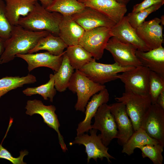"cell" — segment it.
Masks as SVG:
<instances>
[{
  "instance_id": "60d3db41",
  "label": "cell",
  "mask_w": 164,
  "mask_h": 164,
  "mask_svg": "<svg viewBox=\"0 0 164 164\" xmlns=\"http://www.w3.org/2000/svg\"><path fill=\"white\" fill-rule=\"evenodd\" d=\"M86 0H78V1L80 2L81 3H84Z\"/></svg>"
},
{
  "instance_id": "4316f807",
  "label": "cell",
  "mask_w": 164,
  "mask_h": 164,
  "mask_svg": "<svg viewBox=\"0 0 164 164\" xmlns=\"http://www.w3.org/2000/svg\"><path fill=\"white\" fill-rule=\"evenodd\" d=\"M65 52L70 64L75 70L80 69L94 58L79 44L67 46Z\"/></svg>"
},
{
  "instance_id": "d4e9b609",
  "label": "cell",
  "mask_w": 164,
  "mask_h": 164,
  "mask_svg": "<svg viewBox=\"0 0 164 164\" xmlns=\"http://www.w3.org/2000/svg\"><path fill=\"white\" fill-rule=\"evenodd\" d=\"M74 72V69L70 64L64 51L61 64L54 74L55 87L56 91L62 92L66 90Z\"/></svg>"
},
{
  "instance_id": "1f68e13d",
  "label": "cell",
  "mask_w": 164,
  "mask_h": 164,
  "mask_svg": "<svg viewBox=\"0 0 164 164\" xmlns=\"http://www.w3.org/2000/svg\"><path fill=\"white\" fill-rule=\"evenodd\" d=\"M164 4H155L138 12H131L128 13L127 16L129 22L133 28L136 29L145 21V19L150 14L159 9Z\"/></svg>"
},
{
  "instance_id": "f546056e",
  "label": "cell",
  "mask_w": 164,
  "mask_h": 164,
  "mask_svg": "<svg viewBox=\"0 0 164 164\" xmlns=\"http://www.w3.org/2000/svg\"><path fill=\"white\" fill-rule=\"evenodd\" d=\"M164 91V77L150 71L148 86V93L152 103H156L159 95Z\"/></svg>"
},
{
  "instance_id": "6da1fadb",
  "label": "cell",
  "mask_w": 164,
  "mask_h": 164,
  "mask_svg": "<svg viewBox=\"0 0 164 164\" xmlns=\"http://www.w3.org/2000/svg\"><path fill=\"white\" fill-rule=\"evenodd\" d=\"M50 33L47 31H33L17 25L12 27L11 35L5 42V50L0 57V64L13 60L16 55L28 53L39 41Z\"/></svg>"
},
{
  "instance_id": "74e56055",
  "label": "cell",
  "mask_w": 164,
  "mask_h": 164,
  "mask_svg": "<svg viewBox=\"0 0 164 164\" xmlns=\"http://www.w3.org/2000/svg\"><path fill=\"white\" fill-rule=\"evenodd\" d=\"M5 40L0 37V57L5 50Z\"/></svg>"
},
{
  "instance_id": "f1b7e54d",
  "label": "cell",
  "mask_w": 164,
  "mask_h": 164,
  "mask_svg": "<svg viewBox=\"0 0 164 164\" xmlns=\"http://www.w3.org/2000/svg\"><path fill=\"white\" fill-rule=\"evenodd\" d=\"M56 91L54 85V75L51 74L50 75V79L46 83L37 87H27L22 92L27 96L39 95L44 100H47L49 98L50 101L53 102Z\"/></svg>"
},
{
  "instance_id": "e575fe53",
  "label": "cell",
  "mask_w": 164,
  "mask_h": 164,
  "mask_svg": "<svg viewBox=\"0 0 164 164\" xmlns=\"http://www.w3.org/2000/svg\"><path fill=\"white\" fill-rule=\"evenodd\" d=\"M164 3V0H144L141 3L135 5L132 12L136 13L158 3Z\"/></svg>"
},
{
  "instance_id": "277c9868",
  "label": "cell",
  "mask_w": 164,
  "mask_h": 164,
  "mask_svg": "<svg viewBox=\"0 0 164 164\" xmlns=\"http://www.w3.org/2000/svg\"><path fill=\"white\" fill-rule=\"evenodd\" d=\"M105 88L104 84L94 82L78 70L74 72L68 87L73 93L77 94V101L74 107L76 110L83 112L91 97Z\"/></svg>"
},
{
  "instance_id": "ffe728a7",
  "label": "cell",
  "mask_w": 164,
  "mask_h": 164,
  "mask_svg": "<svg viewBox=\"0 0 164 164\" xmlns=\"http://www.w3.org/2000/svg\"><path fill=\"white\" fill-rule=\"evenodd\" d=\"M85 31L71 16H63L59 26L58 36L67 46L79 44Z\"/></svg>"
},
{
  "instance_id": "ab89813d",
  "label": "cell",
  "mask_w": 164,
  "mask_h": 164,
  "mask_svg": "<svg viewBox=\"0 0 164 164\" xmlns=\"http://www.w3.org/2000/svg\"><path fill=\"white\" fill-rule=\"evenodd\" d=\"M164 15H162L160 19L161 21V23L163 25H164Z\"/></svg>"
},
{
  "instance_id": "f35d334b",
  "label": "cell",
  "mask_w": 164,
  "mask_h": 164,
  "mask_svg": "<svg viewBox=\"0 0 164 164\" xmlns=\"http://www.w3.org/2000/svg\"><path fill=\"white\" fill-rule=\"evenodd\" d=\"M130 0H117L119 2L126 5Z\"/></svg>"
},
{
  "instance_id": "3957f363",
  "label": "cell",
  "mask_w": 164,
  "mask_h": 164,
  "mask_svg": "<svg viewBox=\"0 0 164 164\" xmlns=\"http://www.w3.org/2000/svg\"><path fill=\"white\" fill-rule=\"evenodd\" d=\"M122 96L116 97L117 102L124 103L134 131L141 127L142 119L152 104L149 94L142 95L135 93L127 88Z\"/></svg>"
},
{
  "instance_id": "7402d4cb",
  "label": "cell",
  "mask_w": 164,
  "mask_h": 164,
  "mask_svg": "<svg viewBox=\"0 0 164 164\" xmlns=\"http://www.w3.org/2000/svg\"><path fill=\"white\" fill-rule=\"evenodd\" d=\"M5 14L12 26L17 25L21 17H25L33 9L36 0H5Z\"/></svg>"
},
{
  "instance_id": "2e32d148",
  "label": "cell",
  "mask_w": 164,
  "mask_h": 164,
  "mask_svg": "<svg viewBox=\"0 0 164 164\" xmlns=\"http://www.w3.org/2000/svg\"><path fill=\"white\" fill-rule=\"evenodd\" d=\"M160 19L155 18L145 21L136 29V33L151 50L162 45L163 42V28L160 25Z\"/></svg>"
},
{
  "instance_id": "d590c367",
  "label": "cell",
  "mask_w": 164,
  "mask_h": 164,
  "mask_svg": "<svg viewBox=\"0 0 164 164\" xmlns=\"http://www.w3.org/2000/svg\"><path fill=\"white\" fill-rule=\"evenodd\" d=\"M156 103L164 109V91L161 92L159 95Z\"/></svg>"
},
{
  "instance_id": "5b68a950",
  "label": "cell",
  "mask_w": 164,
  "mask_h": 164,
  "mask_svg": "<svg viewBox=\"0 0 164 164\" xmlns=\"http://www.w3.org/2000/svg\"><path fill=\"white\" fill-rule=\"evenodd\" d=\"M135 67H123L116 63L107 64L97 62L93 58L79 70L94 82L103 84L118 79V75Z\"/></svg>"
},
{
  "instance_id": "44dd1931",
  "label": "cell",
  "mask_w": 164,
  "mask_h": 164,
  "mask_svg": "<svg viewBox=\"0 0 164 164\" xmlns=\"http://www.w3.org/2000/svg\"><path fill=\"white\" fill-rule=\"evenodd\" d=\"M136 55L142 65L164 77V48L162 45L145 52L137 50Z\"/></svg>"
},
{
  "instance_id": "8fae6325",
  "label": "cell",
  "mask_w": 164,
  "mask_h": 164,
  "mask_svg": "<svg viewBox=\"0 0 164 164\" xmlns=\"http://www.w3.org/2000/svg\"><path fill=\"white\" fill-rule=\"evenodd\" d=\"M112 54L115 63L123 67L142 65L136 55L137 49L132 45L121 42L111 37L105 48Z\"/></svg>"
},
{
  "instance_id": "9a60e30c",
  "label": "cell",
  "mask_w": 164,
  "mask_h": 164,
  "mask_svg": "<svg viewBox=\"0 0 164 164\" xmlns=\"http://www.w3.org/2000/svg\"><path fill=\"white\" fill-rule=\"evenodd\" d=\"M110 33L112 37H116L121 42L132 45L137 50L145 52L150 50L139 37L136 29L130 24L127 16H124L111 29Z\"/></svg>"
},
{
  "instance_id": "ac0fdd59",
  "label": "cell",
  "mask_w": 164,
  "mask_h": 164,
  "mask_svg": "<svg viewBox=\"0 0 164 164\" xmlns=\"http://www.w3.org/2000/svg\"><path fill=\"white\" fill-rule=\"evenodd\" d=\"M83 3L86 7L103 13L116 24L121 20L127 11L126 5L117 0H86Z\"/></svg>"
},
{
  "instance_id": "83f0119b",
  "label": "cell",
  "mask_w": 164,
  "mask_h": 164,
  "mask_svg": "<svg viewBox=\"0 0 164 164\" xmlns=\"http://www.w3.org/2000/svg\"><path fill=\"white\" fill-rule=\"evenodd\" d=\"M36 81V77L29 74L24 77H5L0 79V98L9 91L22 87L24 85Z\"/></svg>"
},
{
  "instance_id": "836d02e7",
  "label": "cell",
  "mask_w": 164,
  "mask_h": 164,
  "mask_svg": "<svg viewBox=\"0 0 164 164\" xmlns=\"http://www.w3.org/2000/svg\"><path fill=\"white\" fill-rule=\"evenodd\" d=\"M2 143L0 144V159L9 160L13 164H26L23 161L24 157L28 154L29 152L26 150L20 152L19 156L17 158L14 157L7 149L3 147Z\"/></svg>"
},
{
  "instance_id": "9c48e42d",
  "label": "cell",
  "mask_w": 164,
  "mask_h": 164,
  "mask_svg": "<svg viewBox=\"0 0 164 164\" xmlns=\"http://www.w3.org/2000/svg\"><path fill=\"white\" fill-rule=\"evenodd\" d=\"M94 121L91 128L100 131L101 140L107 146L114 138H117V127L109 105L105 103L98 109L94 117Z\"/></svg>"
},
{
  "instance_id": "8d00e7d4",
  "label": "cell",
  "mask_w": 164,
  "mask_h": 164,
  "mask_svg": "<svg viewBox=\"0 0 164 164\" xmlns=\"http://www.w3.org/2000/svg\"><path fill=\"white\" fill-rule=\"evenodd\" d=\"M37 1H39L41 5L45 8H46L48 6L52 3L53 0H36Z\"/></svg>"
},
{
  "instance_id": "e0dca14e",
  "label": "cell",
  "mask_w": 164,
  "mask_h": 164,
  "mask_svg": "<svg viewBox=\"0 0 164 164\" xmlns=\"http://www.w3.org/2000/svg\"><path fill=\"white\" fill-rule=\"evenodd\" d=\"M55 55L48 52L36 53L19 54L15 57L21 58L28 64L29 72L39 67H46L57 72L61 64L63 54Z\"/></svg>"
},
{
  "instance_id": "484cf974",
  "label": "cell",
  "mask_w": 164,
  "mask_h": 164,
  "mask_svg": "<svg viewBox=\"0 0 164 164\" xmlns=\"http://www.w3.org/2000/svg\"><path fill=\"white\" fill-rule=\"evenodd\" d=\"M86 6L78 0H53L46 9L51 12H56L63 16H72L83 10Z\"/></svg>"
},
{
  "instance_id": "d6986e66",
  "label": "cell",
  "mask_w": 164,
  "mask_h": 164,
  "mask_svg": "<svg viewBox=\"0 0 164 164\" xmlns=\"http://www.w3.org/2000/svg\"><path fill=\"white\" fill-rule=\"evenodd\" d=\"M109 99V94L106 88L94 95L88 102L85 109V117L78 125L77 135L88 132L91 128V121L99 107L107 103Z\"/></svg>"
},
{
  "instance_id": "52a82bcc",
  "label": "cell",
  "mask_w": 164,
  "mask_h": 164,
  "mask_svg": "<svg viewBox=\"0 0 164 164\" xmlns=\"http://www.w3.org/2000/svg\"><path fill=\"white\" fill-rule=\"evenodd\" d=\"M89 132L90 135L84 133L77 135L74 140L70 142L69 145H71L77 144L85 146V152L87 155L88 163L90 162L91 159L97 162L98 159L102 160L104 158L107 159L109 163H111L110 159H114L115 158L108 153V148L103 143L100 134L97 135V130L94 129H90Z\"/></svg>"
},
{
  "instance_id": "603a6c76",
  "label": "cell",
  "mask_w": 164,
  "mask_h": 164,
  "mask_svg": "<svg viewBox=\"0 0 164 164\" xmlns=\"http://www.w3.org/2000/svg\"><path fill=\"white\" fill-rule=\"evenodd\" d=\"M67 47V46L58 36L50 33L40 39L28 53H34L44 50L54 55H59L63 54L64 50Z\"/></svg>"
},
{
  "instance_id": "8992f818",
  "label": "cell",
  "mask_w": 164,
  "mask_h": 164,
  "mask_svg": "<svg viewBox=\"0 0 164 164\" xmlns=\"http://www.w3.org/2000/svg\"><path fill=\"white\" fill-rule=\"evenodd\" d=\"M111 29L100 27L85 31L79 44L89 53L96 60L102 57L104 50L112 37Z\"/></svg>"
},
{
  "instance_id": "30bf717a",
  "label": "cell",
  "mask_w": 164,
  "mask_h": 164,
  "mask_svg": "<svg viewBox=\"0 0 164 164\" xmlns=\"http://www.w3.org/2000/svg\"><path fill=\"white\" fill-rule=\"evenodd\" d=\"M141 127L164 146V109L156 103H152L142 119Z\"/></svg>"
},
{
  "instance_id": "5bb4252c",
  "label": "cell",
  "mask_w": 164,
  "mask_h": 164,
  "mask_svg": "<svg viewBox=\"0 0 164 164\" xmlns=\"http://www.w3.org/2000/svg\"><path fill=\"white\" fill-rule=\"evenodd\" d=\"M109 106L117 127V142L123 146L134 131L132 122L127 113L125 106L122 102H117Z\"/></svg>"
},
{
  "instance_id": "4fadbf2b",
  "label": "cell",
  "mask_w": 164,
  "mask_h": 164,
  "mask_svg": "<svg viewBox=\"0 0 164 164\" xmlns=\"http://www.w3.org/2000/svg\"><path fill=\"white\" fill-rule=\"evenodd\" d=\"M71 17L85 31L100 27L111 28L116 24L105 15L87 7Z\"/></svg>"
},
{
  "instance_id": "d6a6232c",
  "label": "cell",
  "mask_w": 164,
  "mask_h": 164,
  "mask_svg": "<svg viewBox=\"0 0 164 164\" xmlns=\"http://www.w3.org/2000/svg\"><path fill=\"white\" fill-rule=\"evenodd\" d=\"M5 6V2L0 0V37L6 40L10 36L12 26L6 16Z\"/></svg>"
},
{
  "instance_id": "7c38bea8",
  "label": "cell",
  "mask_w": 164,
  "mask_h": 164,
  "mask_svg": "<svg viewBox=\"0 0 164 164\" xmlns=\"http://www.w3.org/2000/svg\"><path fill=\"white\" fill-rule=\"evenodd\" d=\"M150 70L140 65L118 74V78L127 88L137 94L148 95L149 79Z\"/></svg>"
},
{
  "instance_id": "ba28073f",
  "label": "cell",
  "mask_w": 164,
  "mask_h": 164,
  "mask_svg": "<svg viewBox=\"0 0 164 164\" xmlns=\"http://www.w3.org/2000/svg\"><path fill=\"white\" fill-rule=\"evenodd\" d=\"M26 113L30 116L37 114L43 118L44 122L57 133L59 144L64 152L68 149L63 138L59 130L60 126L57 115L55 113L56 107L53 105H46L40 100L36 99L27 101L25 107Z\"/></svg>"
},
{
  "instance_id": "cb8c5ba5",
  "label": "cell",
  "mask_w": 164,
  "mask_h": 164,
  "mask_svg": "<svg viewBox=\"0 0 164 164\" xmlns=\"http://www.w3.org/2000/svg\"><path fill=\"white\" fill-rule=\"evenodd\" d=\"M158 143H159L157 140L150 137L145 130L140 127L134 131L127 142L123 145L121 152L130 156L134 153L135 149L141 146Z\"/></svg>"
},
{
  "instance_id": "7a4b0ae2",
  "label": "cell",
  "mask_w": 164,
  "mask_h": 164,
  "mask_svg": "<svg viewBox=\"0 0 164 164\" xmlns=\"http://www.w3.org/2000/svg\"><path fill=\"white\" fill-rule=\"evenodd\" d=\"M62 17L63 15L58 12L47 10L36 1L33 10L26 16L20 17L18 25L29 30L47 31L58 36Z\"/></svg>"
},
{
  "instance_id": "4dcf8cb0",
  "label": "cell",
  "mask_w": 164,
  "mask_h": 164,
  "mask_svg": "<svg viewBox=\"0 0 164 164\" xmlns=\"http://www.w3.org/2000/svg\"><path fill=\"white\" fill-rule=\"evenodd\" d=\"M163 147V145L158 143L146 145L138 148L141 151L143 158L148 157L154 164H162L163 161L162 152Z\"/></svg>"
}]
</instances>
